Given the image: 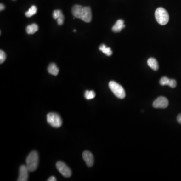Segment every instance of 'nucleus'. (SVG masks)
Segmentation results:
<instances>
[{
  "mask_svg": "<svg viewBox=\"0 0 181 181\" xmlns=\"http://www.w3.org/2000/svg\"><path fill=\"white\" fill-rule=\"evenodd\" d=\"M99 50L107 56H110L112 54V51L109 47H107L105 44H102L99 47Z\"/></svg>",
  "mask_w": 181,
  "mask_h": 181,
  "instance_id": "14",
  "label": "nucleus"
},
{
  "mask_svg": "<svg viewBox=\"0 0 181 181\" xmlns=\"http://www.w3.org/2000/svg\"><path fill=\"white\" fill-rule=\"evenodd\" d=\"M56 168L63 176L69 178L71 176V171L70 168L63 161H58L56 164Z\"/></svg>",
  "mask_w": 181,
  "mask_h": 181,
  "instance_id": "6",
  "label": "nucleus"
},
{
  "mask_svg": "<svg viewBox=\"0 0 181 181\" xmlns=\"http://www.w3.org/2000/svg\"><path fill=\"white\" fill-rule=\"evenodd\" d=\"M5 6L3 4H1V5H0V10L3 11V10H4L5 9Z\"/></svg>",
  "mask_w": 181,
  "mask_h": 181,
  "instance_id": "24",
  "label": "nucleus"
},
{
  "mask_svg": "<svg viewBox=\"0 0 181 181\" xmlns=\"http://www.w3.org/2000/svg\"><path fill=\"white\" fill-rule=\"evenodd\" d=\"M63 14V13L61 12V10H54V13H53V18L54 19H58V18L59 17Z\"/></svg>",
  "mask_w": 181,
  "mask_h": 181,
  "instance_id": "18",
  "label": "nucleus"
},
{
  "mask_svg": "<svg viewBox=\"0 0 181 181\" xmlns=\"http://www.w3.org/2000/svg\"><path fill=\"white\" fill-rule=\"evenodd\" d=\"M147 65L150 68L155 71H156L159 70V64L157 63V60L154 58H150L147 60Z\"/></svg>",
  "mask_w": 181,
  "mask_h": 181,
  "instance_id": "11",
  "label": "nucleus"
},
{
  "mask_svg": "<svg viewBox=\"0 0 181 181\" xmlns=\"http://www.w3.org/2000/svg\"><path fill=\"white\" fill-rule=\"evenodd\" d=\"M48 72L51 75L56 76L59 72V69L57 65L54 63H51L48 68Z\"/></svg>",
  "mask_w": 181,
  "mask_h": 181,
  "instance_id": "12",
  "label": "nucleus"
},
{
  "mask_svg": "<svg viewBox=\"0 0 181 181\" xmlns=\"http://www.w3.org/2000/svg\"><path fill=\"white\" fill-rule=\"evenodd\" d=\"M169 105V101L166 98L160 97L154 101L152 106L155 108H166Z\"/></svg>",
  "mask_w": 181,
  "mask_h": 181,
  "instance_id": "7",
  "label": "nucleus"
},
{
  "mask_svg": "<svg viewBox=\"0 0 181 181\" xmlns=\"http://www.w3.org/2000/svg\"><path fill=\"white\" fill-rule=\"evenodd\" d=\"M48 181H56V179L54 176H51L50 178H49L48 179Z\"/></svg>",
  "mask_w": 181,
  "mask_h": 181,
  "instance_id": "22",
  "label": "nucleus"
},
{
  "mask_svg": "<svg viewBox=\"0 0 181 181\" xmlns=\"http://www.w3.org/2000/svg\"><path fill=\"white\" fill-rule=\"evenodd\" d=\"M82 157L88 167H92L93 166L94 158L91 152L88 150H85L82 153Z\"/></svg>",
  "mask_w": 181,
  "mask_h": 181,
  "instance_id": "8",
  "label": "nucleus"
},
{
  "mask_svg": "<svg viewBox=\"0 0 181 181\" xmlns=\"http://www.w3.org/2000/svg\"><path fill=\"white\" fill-rule=\"evenodd\" d=\"M74 32H76V30H74Z\"/></svg>",
  "mask_w": 181,
  "mask_h": 181,
  "instance_id": "25",
  "label": "nucleus"
},
{
  "mask_svg": "<svg viewBox=\"0 0 181 181\" xmlns=\"http://www.w3.org/2000/svg\"><path fill=\"white\" fill-rule=\"evenodd\" d=\"M155 17L156 21L161 25H165L169 22V15L166 9L163 8H158L155 11Z\"/></svg>",
  "mask_w": 181,
  "mask_h": 181,
  "instance_id": "3",
  "label": "nucleus"
},
{
  "mask_svg": "<svg viewBox=\"0 0 181 181\" xmlns=\"http://www.w3.org/2000/svg\"><path fill=\"white\" fill-rule=\"evenodd\" d=\"M72 15L75 17L81 19L83 21L90 23L92 19L91 9L90 7H82L76 5L71 9Z\"/></svg>",
  "mask_w": 181,
  "mask_h": 181,
  "instance_id": "1",
  "label": "nucleus"
},
{
  "mask_svg": "<svg viewBox=\"0 0 181 181\" xmlns=\"http://www.w3.org/2000/svg\"><path fill=\"white\" fill-rule=\"evenodd\" d=\"M168 86L172 88H175L177 86L176 81L174 79H170V82Z\"/></svg>",
  "mask_w": 181,
  "mask_h": 181,
  "instance_id": "20",
  "label": "nucleus"
},
{
  "mask_svg": "<svg viewBox=\"0 0 181 181\" xmlns=\"http://www.w3.org/2000/svg\"><path fill=\"white\" fill-rule=\"evenodd\" d=\"M109 87L116 97L122 99L125 97V90L121 85L114 81H110L109 83Z\"/></svg>",
  "mask_w": 181,
  "mask_h": 181,
  "instance_id": "4",
  "label": "nucleus"
},
{
  "mask_svg": "<svg viewBox=\"0 0 181 181\" xmlns=\"http://www.w3.org/2000/svg\"><path fill=\"white\" fill-rule=\"evenodd\" d=\"M177 121L178 122V123L180 124H181V114H180L178 115V116H177Z\"/></svg>",
  "mask_w": 181,
  "mask_h": 181,
  "instance_id": "23",
  "label": "nucleus"
},
{
  "mask_svg": "<svg viewBox=\"0 0 181 181\" xmlns=\"http://www.w3.org/2000/svg\"><path fill=\"white\" fill-rule=\"evenodd\" d=\"M37 11V8L34 5H33L29 8V10L25 13V15L27 17H31L35 15Z\"/></svg>",
  "mask_w": 181,
  "mask_h": 181,
  "instance_id": "15",
  "label": "nucleus"
},
{
  "mask_svg": "<svg viewBox=\"0 0 181 181\" xmlns=\"http://www.w3.org/2000/svg\"><path fill=\"white\" fill-rule=\"evenodd\" d=\"M170 79L166 76H164L161 77L160 81V85L161 86H166V85H169L170 82Z\"/></svg>",
  "mask_w": 181,
  "mask_h": 181,
  "instance_id": "17",
  "label": "nucleus"
},
{
  "mask_svg": "<svg viewBox=\"0 0 181 181\" xmlns=\"http://www.w3.org/2000/svg\"><path fill=\"white\" fill-rule=\"evenodd\" d=\"M39 27L37 24H32L29 25L26 27V32L28 34H33L38 30Z\"/></svg>",
  "mask_w": 181,
  "mask_h": 181,
  "instance_id": "13",
  "label": "nucleus"
},
{
  "mask_svg": "<svg viewBox=\"0 0 181 181\" xmlns=\"http://www.w3.org/2000/svg\"><path fill=\"white\" fill-rule=\"evenodd\" d=\"M47 121L49 125L54 128L60 127L63 124L60 116L56 113L51 112L48 114Z\"/></svg>",
  "mask_w": 181,
  "mask_h": 181,
  "instance_id": "5",
  "label": "nucleus"
},
{
  "mask_svg": "<svg viewBox=\"0 0 181 181\" xmlns=\"http://www.w3.org/2000/svg\"><path fill=\"white\" fill-rule=\"evenodd\" d=\"M28 172L26 166L22 165L19 169V177L18 178V181H27L28 179Z\"/></svg>",
  "mask_w": 181,
  "mask_h": 181,
  "instance_id": "9",
  "label": "nucleus"
},
{
  "mask_svg": "<svg viewBox=\"0 0 181 181\" xmlns=\"http://www.w3.org/2000/svg\"><path fill=\"white\" fill-rule=\"evenodd\" d=\"M26 167L29 172H34L37 168L39 164V155L35 150L31 151L26 160Z\"/></svg>",
  "mask_w": 181,
  "mask_h": 181,
  "instance_id": "2",
  "label": "nucleus"
},
{
  "mask_svg": "<svg viewBox=\"0 0 181 181\" xmlns=\"http://www.w3.org/2000/svg\"><path fill=\"white\" fill-rule=\"evenodd\" d=\"M13 1H15V0H13Z\"/></svg>",
  "mask_w": 181,
  "mask_h": 181,
  "instance_id": "26",
  "label": "nucleus"
},
{
  "mask_svg": "<svg viewBox=\"0 0 181 181\" xmlns=\"http://www.w3.org/2000/svg\"><path fill=\"white\" fill-rule=\"evenodd\" d=\"M96 96V94L94 91H88L87 90L85 92L84 97L87 100H91L94 99Z\"/></svg>",
  "mask_w": 181,
  "mask_h": 181,
  "instance_id": "16",
  "label": "nucleus"
},
{
  "mask_svg": "<svg viewBox=\"0 0 181 181\" xmlns=\"http://www.w3.org/2000/svg\"><path fill=\"white\" fill-rule=\"evenodd\" d=\"M125 27V24H124V20L122 19H119L117 20L116 22V23L114 24L112 30V31L115 33L119 32L121 31V30H122L123 28H124Z\"/></svg>",
  "mask_w": 181,
  "mask_h": 181,
  "instance_id": "10",
  "label": "nucleus"
},
{
  "mask_svg": "<svg viewBox=\"0 0 181 181\" xmlns=\"http://www.w3.org/2000/svg\"><path fill=\"white\" fill-rule=\"evenodd\" d=\"M64 15H61L57 19V22L58 25H62L64 23Z\"/></svg>",
  "mask_w": 181,
  "mask_h": 181,
  "instance_id": "21",
  "label": "nucleus"
},
{
  "mask_svg": "<svg viewBox=\"0 0 181 181\" xmlns=\"http://www.w3.org/2000/svg\"><path fill=\"white\" fill-rule=\"evenodd\" d=\"M6 54L3 50H0V64L4 63L6 59Z\"/></svg>",
  "mask_w": 181,
  "mask_h": 181,
  "instance_id": "19",
  "label": "nucleus"
}]
</instances>
